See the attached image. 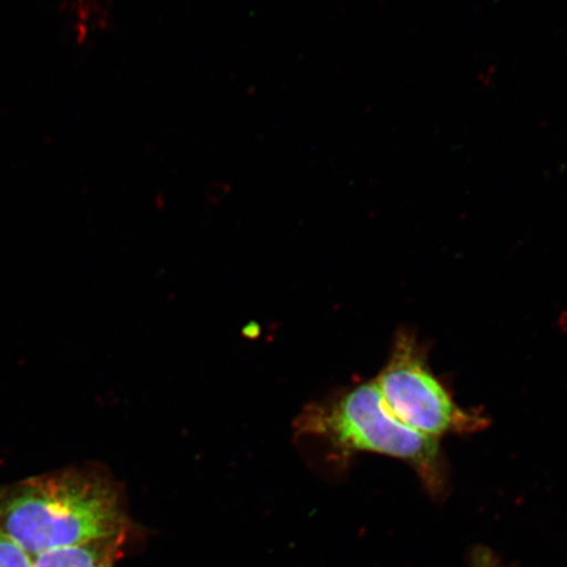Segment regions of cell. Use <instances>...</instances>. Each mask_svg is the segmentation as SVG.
Segmentation results:
<instances>
[{
  "mask_svg": "<svg viewBox=\"0 0 567 567\" xmlns=\"http://www.w3.org/2000/svg\"><path fill=\"white\" fill-rule=\"evenodd\" d=\"M130 527L115 482L95 470L70 467L0 491V530L31 558L130 536Z\"/></svg>",
  "mask_w": 567,
  "mask_h": 567,
  "instance_id": "obj_1",
  "label": "cell"
},
{
  "mask_svg": "<svg viewBox=\"0 0 567 567\" xmlns=\"http://www.w3.org/2000/svg\"><path fill=\"white\" fill-rule=\"evenodd\" d=\"M305 430L324 437L343 455L374 453L402 461L434 496H443L449 486L442 441L420 434L396 420L374 380L311 410Z\"/></svg>",
  "mask_w": 567,
  "mask_h": 567,
  "instance_id": "obj_2",
  "label": "cell"
},
{
  "mask_svg": "<svg viewBox=\"0 0 567 567\" xmlns=\"http://www.w3.org/2000/svg\"><path fill=\"white\" fill-rule=\"evenodd\" d=\"M390 413L425 436L439 439L485 430L486 416L461 408L429 364L413 331L394 337L384 368L374 380Z\"/></svg>",
  "mask_w": 567,
  "mask_h": 567,
  "instance_id": "obj_3",
  "label": "cell"
},
{
  "mask_svg": "<svg viewBox=\"0 0 567 567\" xmlns=\"http://www.w3.org/2000/svg\"><path fill=\"white\" fill-rule=\"evenodd\" d=\"M61 12L69 41L82 51L94 48L115 27V12L106 0H63Z\"/></svg>",
  "mask_w": 567,
  "mask_h": 567,
  "instance_id": "obj_4",
  "label": "cell"
},
{
  "mask_svg": "<svg viewBox=\"0 0 567 567\" xmlns=\"http://www.w3.org/2000/svg\"><path fill=\"white\" fill-rule=\"evenodd\" d=\"M127 536L74 545L41 553L32 567H116Z\"/></svg>",
  "mask_w": 567,
  "mask_h": 567,
  "instance_id": "obj_5",
  "label": "cell"
},
{
  "mask_svg": "<svg viewBox=\"0 0 567 567\" xmlns=\"http://www.w3.org/2000/svg\"><path fill=\"white\" fill-rule=\"evenodd\" d=\"M30 555L0 530V567H32Z\"/></svg>",
  "mask_w": 567,
  "mask_h": 567,
  "instance_id": "obj_6",
  "label": "cell"
},
{
  "mask_svg": "<svg viewBox=\"0 0 567 567\" xmlns=\"http://www.w3.org/2000/svg\"><path fill=\"white\" fill-rule=\"evenodd\" d=\"M472 567H501V564L492 550L477 548L473 553Z\"/></svg>",
  "mask_w": 567,
  "mask_h": 567,
  "instance_id": "obj_7",
  "label": "cell"
}]
</instances>
